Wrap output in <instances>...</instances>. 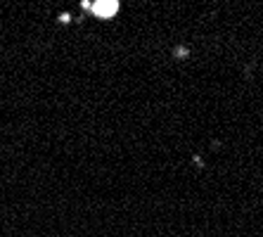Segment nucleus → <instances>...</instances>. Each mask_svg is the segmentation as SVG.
Wrapping results in <instances>:
<instances>
[{
    "mask_svg": "<svg viewBox=\"0 0 263 237\" xmlns=\"http://www.w3.org/2000/svg\"><path fill=\"white\" fill-rule=\"evenodd\" d=\"M90 10L98 17H114L119 10V0H95L90 5Z\"/></svg>",
    "mask_w": 263,
    "mask_h": 237,
    "instance_id": "nucleus-1",
    "label": "nucleus"
}]
</instances>
